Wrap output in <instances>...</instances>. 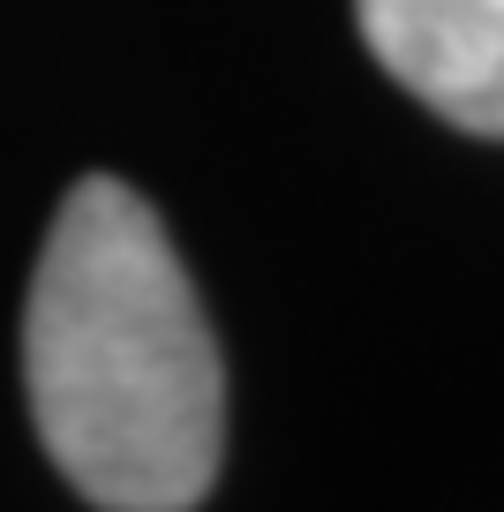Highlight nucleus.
Segmentation results:
<instances>
[{
    "mask_svg": "<svg viewBox=\"0 0 504 512\" xmlns=\"http://www.w3.org/2000/svg\"><path fill=\"white\" fill-rule=\"evenodd\" d=\"M362 38L429 113L504 136V0H354Z\"/></svg>",
    "mask_w": 504,
    "mask_h": 512,
    "instance_id": "2",
    "label": "nucleus"
},
{
    "mask_svg": "<svg viewBox=\"0 0 504 512\" xmlns=\"http://www.w3.org/2000/svg\"><path fill=\"white\" fill-rule=\"evenodd\" d=\"M23 384L83 505L189 512L211 497L226 452L219 339L128 181L91 174L53 211L23 309Z\"/></svg>",
    "mask_w": 504,
    "mask_h": 512,
    "instance_id": "1",
    "label": "nucleus"
}]
</instances>
